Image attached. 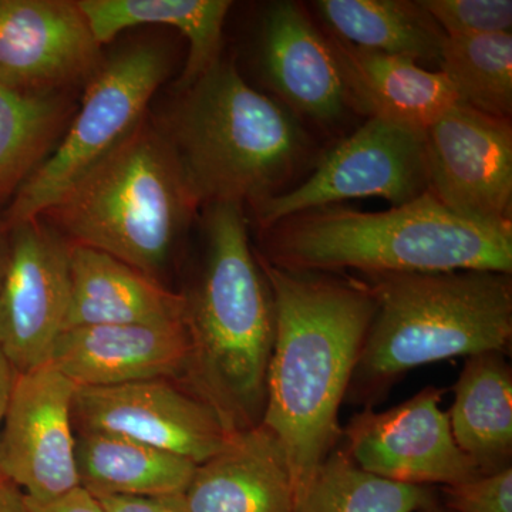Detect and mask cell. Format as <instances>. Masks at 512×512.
Here are the masks:
<instances>
[{
    "instance_id": "20",
    "label": "cell",
    "mask_w": 512,
    "mask_h": 512,
    "mask_svg": "<svg viewBox=\"0 0 512 512\" xmlns=\"http://www.w3.org/2000/svg\"><path fill=\"white\" fill-rule=\"evenodd\" d=\"M447 416L457 446L483 476L511 466L512 373L505 353L467 357Z\"/></svg>"
},
{
    "instance_id": "23",
    "label": "cell",
    "mask_w": 512,
    "mask_h": 512,
    "mask_svg": "<svg viewBox=\"0 0 512 512\" xmlns=\"http://www.w3.org/2000/svg\"><path fill=\"white\" fill-rule=\"evenodd\" d=\"M315 6L338 39L349 45L439 63L447 36L420 2L319 0Z\"/></svg>"
},
{
    "instance_id": "21",
    "label": "cell",
    "mask_w": 512,
    "mask_h": 512,
    "mask_svg": "<svg viewBox=\"0 0 512 512\" xmlns=\"http://www.w3.org/2000/svg\"><path fill=\"white\" fill-rule=\"evenodd\" d=\"M101 46L127 29L170 25L190 42L178 92H184L221 59L228 0H77Z\"/></svg>"
},
{
    "instance_id": "33",
    "label": "cell",
    "mask_w": 512,
    "mask_h": 512,
    "mask_svg": "<svg viewBox=\"0 0 512 512\" xmlns=\"http://www.w3.org/2000/svg\"><path fill=\"white\" fill-rule=\"evenodd\" d=\"M420 512H441V511L437 510V508H434L433 505H431V507L426 508V510H423Z\"/></svg>"
},
{
    "instance_id": "9",
    "label": "cell",
    "mask_w": 512,
    "mask_h": 512,
    "mask_svg": "<svg viewBox=\"0 0 512 512\" xmlns=\"http://www.w3.org/2000/svg\"><path fill=\"white\" fill-rule=\"evenodd\" d=\"M174 380L77 387L74 431L119 434L204 463L227 446L234 431L200 394Z\"/></svg>"
},
{
    "instance_id": "32",
    "label": "cell",
    "mask_w": 512,
    "mask_h": 512,
    "mask_svg": "<svg viewBox=\"0 0 512 512\" xmlns=\"http://www.w3.org/2000/svg\"><path fill=\"white\" fill-rule=\"evenodd\" d=\"M6 259H8V232L0 224V284L5 274Z\"/></svg>"
},
{
    "instance_id": "28",
    "label": "cell",
    "mask_w": 512,
    "mask_h": 512,
    "mask_svg": "<svg viewBox=\"0 0 512 512\" xmlns=\"http://www.w3.org/2000/svg\"><path fill=\"white\" fill-rule=\"evenodd\" d=\"M444 495L456 512H512V467L444 487Z\"/></svg>"
},
{
    "instance_id": "6",
    "label": "cell",
    "mask_w": 512,
    "mask_h": 512,
    "mask_svg": "<svg viewBox=\"0 0 512 512\" xmlns=\"http://www.w3.org/2000/svg\"><path fill=\"white\" fill-rule=\"evenodd\" d=\"M198 207L163 128L146 119L40 218L158 279Z\"/></svg>"
},
{
    "instance_id": "12",
    "label": "cell",
    "mask_w": 512,
    "mask_h": 512,
    "mask_svg": "<svg viewBox=\"0 0 512 512\" xmlns=\"http://www.w3.org/2000/svg\"><path fill=\"white\" fill-rule=\"evenodd\" d=\"M429 191L454 214L511 227V121L458 104L424 131Z\"/></svg>"
},
{
    "instance_id": "30",
    "label": "cell",
    "mask_w": 512,
    "mask_h": 512,
    "mask_svg": "<svg viewBox=\"0 0 512 512\" xmlns=\"http://www.w3.org/2000/svg\"><path fill=\"white\" fill-rule=\"evenodd\" d=\"M16 376H18V372H16L15 367L10 365L9 360L0 352V433H2L3 421H5L6 412H8Z\"/></svg>"
},
{
    "instance_id": "16",
    "label": "cell",
    "mask_w": 512,
    "mask_h": 512,
    "mask_svg": "<svg viewBox=\"0 0 512 512\" xmlns=\"http://www.w3.org/2000/svg\"><path fill=\"white\" fill-rule=\"evenodd\" d=\"M168 498L180 512H293L296 488L281 441L258 424L232 434L183 493Z\"/></svg>"
},
{
    "instance_id": "18",
    "label": "cell",
    "mask_w": 512,
    "mask_h": 512,
    "mask_svg": "<svg viewBox=\"0 0 512 512\" xmlns=\"http://www.w3.org/2000/svg\"><path fill=\"white\" fill-rule=\"evenodd\" d=\"M185 295L97 249L72 245L64 330L185 319ZM63 330V332H64Z\"/></svg>"
},
{
    "instance_id": "13",
    "label": "cell",
    "mask_w": 512,
    "mask_h": 512,
    "mask_svg": "<svg viewBox=\"0 0 512 512\" xmlns=\"http://www.w3.org/2000/svg\"><path fill=\"white\" fill-rule=\"evenodd\" d=\"M440 402L441 390L426 387L386 412L357 414L345 431L346 454L394 483L451 487L483 476L457 446Z\"/></svg>"
},
{
    "instance_id": "24",
    "label": "cell",
    "mask_w": 512,
    "mask_h": 512,
    "mask_svg": "<svg viewBox=\"0 0 512 512\" xmlns=\"http://www.w3.org/2000/svg\"><path fill=\"white\" fill-rule=\"evenodd\" d=\"M74 111L62 92L23 93L0 84V201L45 163Z\"/></svg>"
},
{
    "instance_id": "3",
    "label": "cell",
    "mask_w": 512,
    "mask_h": 512,
    "mask_svg": "<svg viewBox=\"0 0 512 512\" xmlns=\"http://www.w3.org/2000/svg\"><path fill=\"white\" fill-rule=\"evenodd\" d=\"M272 265L293 272L357 269L367 275L512 271V225L481 224L430 191L383 212L319 208L274 227Z\"/></svg>"
},
{
    "instance_id": "25",
    "label": "cell",
    "mask_w": 512,
    "mask_h": 512,
    "mask_svg": "<svg viewBox=\"0 0 512 512\" xmlns=\"http://www.w3.org/2000/svg\"><path fill=\"white\" fill-rule=\"evenodd\" d=\"M433 505L423 485L394 483L360 470L333 450L296 500L293 512H420Z\"/></svg>"
},
{
    "instance_id": "31",
    "label": "cell",
    "mask_w": 512,
    "mask_h": 512,
    "mask_svg": "<svg viewBox=\"0 0 512 512\" xmlns=\"http://www.w3.org/2000/svg\"><path fill=\"white\" fill-rule=\"evenodd\" d=\"M0 512H29L23 491L2 474H0Z\"/></svg>"
},
{
    "instance_id": "15",
    "label": "cell",
    "mask_w": 512,
    "mask_h": 512,
    "mask_svg": "<svg viewBox=\"0 0 512 512\" xmlns=\"http://www.w3.org/2000/svg\"><path fill=\"white\" fill-rule=\"evenodd\" d=\"M50 362L77 387H107L188 375L187 322L130 323L67 329Z\"/></svg>"
},
{
    "instance_id": "7",
    "label": "cell",
    "mask_w": 512,
    "mask_h": 512,
    "mask_svg": "<svg viewBox=\"0 0 512 512\" xmlns=\"http://www.w3.org/2000/svg\"><path fill=\"white\" fill-rule=\"evenodd\" d=\"M170 70L160 47L138 43L107 62L87 82L53 153L13 195L0 224L6 232L42 217L147 119L148 104Z\"/></svg>"
},
{
    "instance_id": "8",
    "label": "cell",
    "mask_w": 512,
    "mask_h": 512,
    "mask_svg": "<svg viewBox=\"0 0 512 512\" xmlns=\"http://www.w3.org/2000/svg\"><path fill=\"white\" fill-rule=\"evenodd\" d=\"M426 191L429 178L423 131L370 117L322 158L308 180L252 207L259 224L269 229L293 215L336 202L379 197L397 207Z\"/></svg>"
},
{
    "instance_id": "19",
    "label": "cell",
    "mask_w": 512,
    "mask_h": 512,
    "mask_svg": "<svg viewBox=\"0 0 512 512\" xmlns=\"http://www.w3.org/2000/svg\"><path fill=\"white\" fill-rule=\"evenodd\" d=\"M345 80L348 99L370 117L426 131L460 103L453 84L441 72L423 69L412 59L329 42Z\"/></svg>"
},
{
    "instance_id": "4",
    "label": "cell",
    "mask_w": 512,
    "mask_h": 512,
    "mask_svg": "<svg viewBox=\"0 0 512 512\" xmlns=\"http://www.w3.org/2000/svg\"><path fill=\"white\" fill-rule=\"evenodd\" d=\"M160 124L200 205L265 200L298 170L308 140L295 116L218 60Z\"/></svg>"
},
{
    "instance_id": "1",
    "label": "cell",
    "mask_w": 512,
    "mask_h": 512,
    "mask_svg": "<svg viewBox=\"0 0 512 512\" xmlns=\"http://www.w3.org/2000/svg\"><path fill=\"white\" fill-rule=\"evenodd\" d=\"M275 308L262 423L278 437L296 500L335 450L339 410L375 315L369 285L293 272L258 258Z\"/></svg>"
},
{
    "instance_id": "11",
    "label": "cell",
    "mask_w": 512,
    "mask_h": 512,
    "mask_svg": "<svg viewBox=\"0 0 512 512\" xmlns=\"http://www.w3.org/2000/svg\"><path fill=\"white\" fill-rule=\"evenodd\" d=\"M77 386L52 362L18 373L2 433L0 474L35 503L80 487L73 399Z\"/></svg>"
},
{
    "instance_id": "22",
    "label": "cell",
    "mask_w": 512,
    "mask_h": 512,
    "mask_svg": "<svg viewBox=\"0 0 512 512\" xmlns=\"http://www.w3.org/2000/svg\"><path fill=\"white\" fill-rule=\"evenodd\" d=\"M80 487L92 495L168 498L183 493L197 464L119 434L76 431Z\"/></svg>"
},
{
    "instance_id": "14",
    "label": "cell",
    "mask_w": 512,
    "mask_h": 512,
    "mask_svg": "<svg viewBox=\"0 0 512 512\" xmlns=\"http://www.w3.org/2000/svg\"><path fill=\"white\" fill-rule=\"evenodd\" d=\"M101 45L77 0H0V84L57 93L101 66Z\"/></svg>"
},
{
    "instance_id": "26",
    "label": "cell",
    "mask_w": 512,
    "mask_h": 512,
    "mask_svg": "<svg viewBox=\"0 0 512 512\" xmlns=\"http://www.w3.org/2000/svg\"><path fill=\"white\" fill-rule=\"evenodd\" d=\"M439 64L461 104L488 116L511 119V32L446 37Z\"/></svg>"
},
{
    "instance_id": "2",
    "label": "cell",
    "mask_w": 512,
    "mask_h": 512,
    "mask_svg": "<svg viewBox=\"0 0 512 512\" xmlns=\"http://www.w3.org/2000/svg\"><path fill=\"white\" fill-rule=\"evenodd\" d=\"M204 228L200 281L185 295L191 340L187 380L237 433L264 417L274 298L249 244L242 205H208Z\"/></svg>"
},
{
    "instance_id": "27",
    "label": "cell",
    "mask_w": 512,
    "mask_h": 512,
    "mask_svg": "<svg viewBox=\"0 0 512 512\" xmlns=\"http://www.w3.org/2000/svg\"><path fill=\"white\" fill-rule=\"evenodd\" d=\"M447 37L511 32V0H421Z\"/></svg>"
},
{
    "instance_id": "17",
    "label": "cell",
    "mask_w": 512,
    "mask_h": 512,
    "mask_svg": "<svg viewBox=\"0 0 512 512\" xmlns=\"http://www.w3.org/2000/svg\"><path fill=\"white\" fill-rule=\"evenodd\" d=\"M261 64L279 96L306 116L335 121L348 103V90L332 46L302 8L278 2L266 12Z\"/></svg>"
},
{
    "instance_id": "5",
    "label": "cell",
    "mask_w": 512,
    "mask_h": 512,
    "mask_svg": "<svg viewBox=\"0 0 512 512\" xmlns=\"http://www.w3.org/2000/svg\"><path fill=\"white\" fill-rule=\"evenodd\" d=\"M375 315L348 394L370 402L414 367L507 352L510 274L488 271L372 276Z\"/></svg>"
},
{
    "instance_id": "10",
    "label": "cell",
    "mask_w": 512,
    "mask_h": 512,
    "mask_svg": "<svg viewBox=\"0 0 512 512\" xmlns=\"http://www.w3.org/2000/svg\"><path fill=\"white\" fill-rule=\"evenodd\" d=\"M72 244L43 218L8 231L0 284V352L22 373L49 362L70 299Z\"/></svg>"
},
{
    "instance_id": "29",
    "label": "cell",
    "mask_w": 512,
    "mask_h": 512,
    "mask_svg": "<svg viewBox=\"0 0 512 512\" xmlns=\"http://www.w3.org/2000/svg\"><path fill=\"white\" fill-rule=\"evenodd\" d=\"M103 512H180L170 498L93 495Z\"/></svg>"
}]
</instances>
